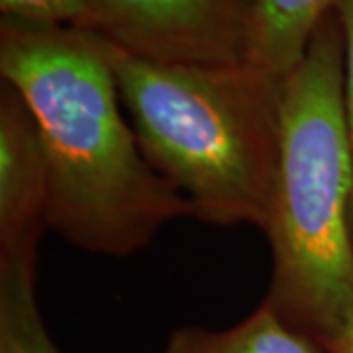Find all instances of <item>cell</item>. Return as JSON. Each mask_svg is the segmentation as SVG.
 <instances>
[{"label":"cell","mask_w":353,"mask_h":353,"mask_svg":"<svg viewBox=\"0 0 353 353\" xmlns=\"http://www.w3.org/2000/svg\"><path fill=\"white\" fill-rule=\"evenodd\" d=\"M2 83L22 97L50 173L48 228L73 245L124 257L190 202L153 169L120 110L104 39L59 26L2 18Z\"/></svg>","instance_id":"6da1fadb"},{"label":"cell","mask_w":353,"mask_h":353,"mask_svg":"<svg viewBox=\"0 0 353 353\" xmlns=\"http://www.w3.org/2000/svg\"><path fill=\"white\" fill-rule=\"evenodd\" d=\"M353 163L345 120V39L338 10L281 83L279 169L265 234V301L322 352L353 316Z\"/></svg>","instance_id":"7a4b0ae2"},{"label":"cell","mask_w":353,"mask_h":353,"mask_svg":"<svg viewBox=\"0 0 353 353\" xmlns=\"http://www.w3.org/2000/svg\"><path fill=\"white\" fill-rule=\"evenodd\" d=\"M104 39V38H102ZM139 148L208 224L265 232L281 148V83L248 63H157L104 39Z\"/></svg>","instance_id":"3957f363"},{"label":"cell","mask_w":353,"mask_h":353,"mask_svg":"<svg viewBox=\"0 0 353 353\" xmlns=\"http://www.w3.org/2000/svg\"><path fill=\"white\" fill-rule=\"evenodd\" d=\"M94 34L157 63H243L252 0H88Z\"/></svg>","instance_id":"277c9868"},{"label":"cell","mask_w":353,"mask_h":353,"mask_svg":"<svg viewBox=\"0 0 353 353\" xmlns=\"http://www.w3.org/2000/svg\"><path fill=\"white\" fill-rule=\"evenodd\" d=\"M50 173L38 128L10 85L0 90V253L39 248Z\"/></svg>","instance_id":"5b68a950"},{"label":"cell","mask_w":353,"mask_h":353,"mask_svg":"<svg viewBox=\"0 0 353 353\" xmlns=\"http://www.w3.org/2000/svg\"><path fill=\"white\" fill-rule=\"evenodd\" d=\"M340 0H252L243 63L283 81L301 63L316 30Z\"/></svg>","instance_id":"8992f818"},{"label":"cell","mask_w":353,"mask_h":353,"mask_svg":"<svg viewBox=\"0 0 353 353\" xmlns=\"http://www.w3.org/2000/svg\"><path fill=\"white\" fill-rule=\"evenodd\" d=\"M161 353H324L304 334L290 328L263 301L245 320L226 330H175Z\"/></svg>","instance_id":"52a82bcc"},{"label":"cell","mask_w":353,"mask_h":353,"mask_svg":"<svg viewBox=\"0 0 353 353\" xmlns=\"http://www.w3.org/2000/svg\"><path fill=\"white\" fill-rule=\"evenodd\" d=\"M38 248L0 253V353H59L36 296Z\"/></svg>","instance_id":"ba28073f"},{"label":"cell","mask_w":353,"mask_h":353,"mask_svg":"<svg viewBox=\"0 0 353 353\" xmlns=\"http://www.w3.org/2000/svg\"><path fill=\"white\" fill-rule=\"evenodd\" d=\"M2 18L34 26H59L83 32L97 28L88 0H0Z\"/></svg>","instance_id":"9c48e42d"},{"label":"cell","mask_w":353,"mask_h":353,"mask_svg":"<svg viewBox=\"0 0 353 353\" xmlns=\"http://www.w3.org/2000/svg\"><path fill=\"white\" fill-rule=\"evenodd\" d=\"M336 10L340 14L341 28H343V39H345V120H347V136H350V150H352L353 163V0H340Z\"/></svg>","instance_id":"30bf717a"},{"label":"cell","mask_w":353,"mask_h":353,"mask_svg":"<svg viewBox=\"0 0 353 353\" xmlns=\"http://www.w3.org/2000/svg\"><path fill=\"white\" fill-rule=\"evenodd\" d=\"M324 353H353V316L347 320L340 334L330 341V345Z\"/></svg>","instance_id":"8fae6325"}]
</instances>
